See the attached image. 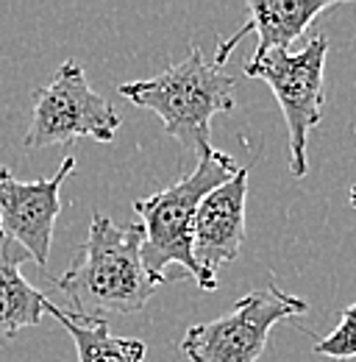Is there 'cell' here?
<instances>
[{"mask_svg":"<svg viewBox=\"0 0 356 362\" xmlns=\"http://www.w3.org/2000/svg\"><path fill=\"white\" fill-rule=\"evenodd\" d=\"M142 223H114L95 212L87 243L59 276L56 287L78 317L136 315L159 284L142 265Z\"/></svg>","mask_w":356,"mask_h":362,"instance_id":"6da1fadb","label":"cell"},{"mask_svg":"<svg viewBox=\"0 0 356 362\" xmlns=\"http://www.w3.org/2000/svg\"><path fill=\"white\" fill-rule=\"evenodd\" d=\"M239 165L234 156L222 151H209L198 159L195 170L184 179L170 184L167 189H159L148 198L134 201V212L142 221V265L145 273L162 287L165 281L192 279L201 290L212 293L218 290V281L209 279L198 268L192 254V237H195V215L201 201L215 189L234 179Z\"/></svg>","mask_w":356,"mask_h":362,"instance_id":"7a4b0ae2","label":"cell"},{"mask_svg":"<svg viewBox=\"0 0 356 362\" xmlns=\"http://www.w3.org/2000/svg\"><path fill=\"white\" fill-rule=\"evenodd\" d=\"M237 78L209 64L201 47L192 45L186 59L165 67L153 78L120 84L117 92L134 106L153 112L165 134L173 136L181 151L201 159L212 151V117L234 112Z\"/></svg>","mask_w":356,"mask_h":362,"instance_id":"3957f363","label":"cell"},{"mask_svg":"<svg viewBox=\"0 0 356 362\" xmlns=\"http://www.w3.org/2000/svg\"><path fill=\"white\" fill-rule=\"evenodd\" d=\"M328 40L314 34L301 50H273L262 59H245V76L259 78L273 90L290 134V173L307 179L309 132L323 120V70H326Z\"/></svg>","mask_w":356,"mask_h":362,"instance_id":"277c9868","label":"cell"},{"mask_svg":"<svg viewBox=\"0 0 356 362\" xmlns=\"http://www.w3.org/2000/svg\"><path fill=\"white\" fill-rule=\"evenodd\" d=\"M120 123L123 117L117 115V109L89 87L84 67L67 59L59 64L53 78L34 92L25 148L70 145L84 136L112 142Z\"/></svg>","mask_w":356,"mask_h":362,"instance_id":"5b68a950","label":"cell"},{"mask_svg":"<svg viewBox=\"0 0 356 362\" xmlns=\"http://www.w3.org/2000/svg\"><path fill=\"white\" fill-rule=\"evenodd\" d=\"M304 313H309L304 298L270 284L242 296L225 315L192 326L178 349L189 362H256L273 326Z\"/></svg>","mask_w":356,"mask_h":362,"instance_id":"8992f818","label":"cell"},{"mask_svg":"<svg viewBox=\"0 0 356 362\" xmlns=\"http://www.w3.org/2000/svg\"><path fill=\"white\" fill-rule=\"evenodd\" d=\"M76 173V156H64L50 179L23 181L8 168H0V231L20 243L28 257L47 268L53 228L61 212V184Z\"/></svg>","mask_w":356,"mask_h":362,"instance_id":"52a82bcc","label":"cell"},{"mask_svg":"<svg viewBox=\"0 0 356 362\" xmlns=\"http://www.w3.org/2000/svg\"><path fill=\"white\" fill-rule=\"evenodd\" d=\"M245 204H248V168H239L234 179L215 187L198 206L192 254L198 268L218 281L222 265L239 257L245 243Z\"/></svg>","mask_w":356,"mask_h":362,"instance_id":"ba28073f","label":"cell"},{"mask_svg":"<svg viewBox=\"0 0 356 362\" xmlns=\"http://www.w3.org/2000/svg\"><path fill=\"white\" fill-rule=\"evenodd\" d=\"M328 6H331L328 0H248V23L234 37L220 40L215 67H222L228 53L251 31L259 34V45L248 59H262L273 50H290L295 40L304 37L312 20L323 14Z\"/></svg>","mask_w":356,"mask_h":362,"instance_id":"9c48e42d","label":"cell"},{"mask_svg":"<svg viewBox=\"0 0 356 362\" xmlns=\"http://www.w3.org/2000/svg\"><path fill=\"white\" fill-rule=\"evenodd\" d=\"M28 251L0 231V337L37 326L44 315V296L20 273Z\"/></svg>","mask_w":356,"mask_h":362,"instance_id":"30bf717a","label":"cell"},{"mask_svg":"<svg viewBox=\"0 0 356 362\" xmlns=\"http://www.w3.org/2000/svg\"><path fill=\"white\" fill-rule=\"evenodd\" d=\"M44 313L56 317L73 337L78 362H145L148 346L139 337H117L106 317H78L44 298Z\"/></svg>","mask_w":356,"mask_h":362,"instance_id":"8fae6325","label":"cell"},{"mask_svg":"<svg viewBox=\"0 0 356 362\" xmlns=\"http://www.w3.org/2000/svg\"><path fill=\"white\" fill-rule=\"evenodd\" d=\"M314 354L317 357H328V360H354L356 357V304L343 310L340 326L326 334L323 340L314 343Z\"/></svg>","mask_w":356,"mask_h":362,"instance_id":"7c38bea8","label":"cell"},{"mask_svg":"<svg viewBox=\"0 0 356 362\" xmlns=\"http://www.w3.org/2000/svg\"><path fill=\"white\" fill-rule=\"evenodd\" d=\"M348 204H351V206L356 209V184L351 187V189H348Z\"/></svg>","mask_w":356,"mask_h":362,"instance_id":"4fadbf2b","label":"cell"}]
</instances>
